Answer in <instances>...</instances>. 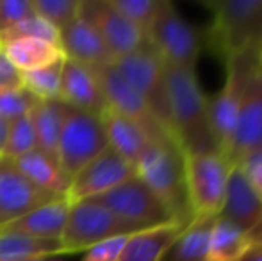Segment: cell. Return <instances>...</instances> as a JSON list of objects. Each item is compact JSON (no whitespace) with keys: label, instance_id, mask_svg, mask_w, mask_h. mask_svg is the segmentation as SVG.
<instances>
[{"label":"cell","instance_id":"ab89813d","mask_svg":"<svg viewBox=\"0 0 262 261\" xmlns=\"http://www.w3.org/2000/svg\"><path fill=\"white\" fill-rule=\"evenodd\" d=\"M243 261H262V245H257Z\"/></svg>","mask_w":262,"mask_h":261},{"label":"cell","instance_id":"6da1fadb","mask_svg":"<svg viewBox=\"0 0 262 261\" xmlns=\"http://www.w3.org/2000/svg\"><path fill=\"white\" fill-rule=\"evenodd\" d=\"M166 97L180 152H220L209 127V97L202 90L196 70L166 65Z\"/></svg>","mask_w":262,"mask_h":261},{"label":"cell","instance_id":"f35d334b","mask_svg":"<svg viewBox=\"0 0 262 261\" xmlns=\"http://www.w3.org/2000/svg\"><path fill=\"white\" fill-rule=\"evenodd\" d=\"M7 131H9V122L4 120V118H0V154H2L4 145H6Z\"/></svg>","mask_w":262,"mask_h":261},{"label":"cell","instance_id":"7bdbcfd3","mask_svg":"<svg viewBox=\"0 0 262 261\" xmlns=\"http://www.w3.org/2000/svg\"><path fill=\"white\" fill-rule=\"evenodd\" d=\"M0 159H2V154H0Z\"/></svg>","mask_w":262,"mask_h":261},{"label":"cell","instance_id":"44dd1931","mask_svg":"<svg viewBox=\"0 0 262 261\" xmlns=\"http://www.w3.org/2000/svg\"><path fill=\"white\" fill-rule=\"evenodd\" d=\"M100 116L109 149L120 154L128 163L136 165L139 156L152 143L150 136L146 134L139 124H136L134 120L127 118V116L120 115L116 111H111V109L105 108V111Z\"/></svg>","mask_w":262,"mask_h":261},{"label":"cell","instance_id":"74e56055","mask_svg":"<svg viewBox=\"0 0 262 261\" xmlns=\"http://www.w3.org/2000/svg\"><path fill=\"white\" fill-rule=\"evenodd\" d=\"M24 261H68L66 254H50V256H36V258H29Z\"/></svg>","mask_w":262,"mask_h":261},{"label":"cell","instance_id":"d6986e66","mask_svg":"<svg viewBox=\"0 0 262 261\" xmlns=\"http://www.w3.org/2000/svg\"><path fill=\"white\" fill-rule=\"evenodd\" d=\"M70 206L72 202L68 200V197L52 198L0 229H7L32 238H41V240H61L66 220H68Z\"/></svg>","mask_w":262,"mask_h":261},{"label":"cell","instance_id":"d6a6232c","mask_svg":"<svg viewBox=\"0 0 262 261\" xmlns=\"http://www.w3.org/2000/svg\"><path fill=\"white\" fill-rule=\"evenodd\" d=\"M36 104L38 101L24 86L0 90V118L7 120V122L29 115Z\"/></svg>","mask_w":262,"mask_h":261},{"label":"cell","instance_id":"4dcf8cb0","mask_svg":"<svg viewBox=\"0 0 262 261\" xmlns=\"http://www.w3.org/2000/svg\"><path fill=\"white\" fill-rule=\"evenodd\" d=\"M18 38H32V39H43V42L57 43L59 45V31L50 25L47 20H43L41 16L32 11L25 18H21L18 24H14L11 29L4 31L0 34V43L9 42V39H18Z\"/></svg>","mask_w":262,"mask_h":261},{"label":"cell","instance_id":"ffe728a7","mask_svg":"<svg viewBox=\"0 0 262 261\" xmlns=\"http://www.w3.org/2000/svg\"><path fill=\"white\" fill-rule=\"evenodd\" d=\"M16 170L39 192L50 197H66L70 188V179L61 170L54 157L47 156L39 149L24 154L13 161Z\"/></svg>","mask_w":262,"mask_h":261},{"label":"cell","instance_id":"603a6c76","mask_svg":"<svg viewBox=\"0 0 262 261\" xmlns=\"http://www.w3.org/2000/svg\"><path fill=\"white\" fill-rule=\"evenodd\" d=\"M255 247L257 242L250 231L235 226L223 216H216L210 229L205 261H243Z\"/></svg>","mask_w":262,"mask_h":261},{"label":"cell","instance_id":"836d02e7","mask_svg":"<svg viewBox=\"0 0 262 261\" xmlns=\"http://www.w3.org/2000/svg\"><path fill=\"white\" fill-rule=\"evenodd\" d=\"M128 236L130 234H127V236H114L93 245V247H90L88 251L82 252L80 261H120V256L123 252V247L127 244Z\"/></svg>","mask_w":262,"mask_h":261},{"label":"cell","instance_id":"d4e9b609","mask_svg":"<svg viewBox=\"0 0 262 261\" xmlns=\"http://www.w3.org/2000/svg\"><path fill=\"white\" fill-rule=\"evenodd\" d=\"M68 111L70 106H66L61 101L38 102L31 111L38 149L45 152L47 156L54 157L55 161H57L59 136H61L62 124H64Z\"/></svg>","mask_w":262,"mask_h":261},{"label":"cell","instance_id":"7402d4cb","mask_svg":"<svg viewBox=\"0 0 262 261\" xmlns=\"http://www.w3.org/2000/svg\"><path fill=\"white\" fill-rule=\"evenodd\" d=\"M187 224L169 222L128 236L120 261H162Z\"/></svg>","mask_w":262,"mask_h":261},{"label":"cell","instance_id":"e0dca14e","mask_svg":"<svg viewBox=\"0 0 262 261\" xmlns=\"http://www.w3.org/2000/svg\"><path fill=\"white\" fill-rule=\"evenodd\" d=\"M59 45L66 59L77 61L91 68L114 63L102 36L80 14L62 31H59Z\"/></svg>","mask_w":262,"mask_h":261},{"label":"cell","instance_id":"277c9868","mask_svg":"<svg viewBox=\"0 0 262 261\" xmlns=\"http://www.w3.org/2000/svg\"><path fill=\"white\" fill-rule=\"evenodd\" d=\"M235 165L221 152L184 154V175L191 220L216 218Z\"/></svg>","mask_w":262,"mask_h":261},{"label":"cell","instance_id":"7c38bea8","mask_svg":"<svg viewBox=\"0 0 262 261\" xmlns=\"http://www.w3.org/2000/svg\"><path fill=\"white\" fill-rule=\"evenodd\" d=\"M262 149V66L253 61L245 83L227 157L237 165L246 154Z\"/></svg>","mask_w":262,"mask_h":261},{"label":"cell","instance_id":"1f68e13d","mask_svg":"<svg viewBox=\"0 0 262 261\" xmlns=\"http://www.w3.org/2000/svg\"><path fill=\"white\" fill-rule=\"evenodd\" d=\"M31 7L57 31H62L80 14V0H31Z\"/></svg>","mask_w":262,"mask_h":261},{"label":"cell","instance_id":"5b68a950","mask_svg":"<svg viewBox=\"0 0 262 261\" xmlns=\"http://www.w3.org/2000/svg\"><path fill=\"white\" fill-rule=\"evenodd\" d=\"M113 65L118 73L141 95L164 132L177 145L169 122L168 97H166V63L157 50L148 42H145L139 49L114 61Z\"/></svg>","mask_w":262,"mask_h":261},{"label":"cell","instance_id":"3957f363","mask_svg":"<svg viewBox=\"0 0 262 261\" xmlns=\"http://www.w3.org/2000/svg\"><path fill=\"white\" fill-rule=\"evenodd\" d=\"M136 177L162 202L173 220L191 222L184 154L171 142H152L134 165Z\"/></svg>","mask_w":262,"mask_h":261},{"label":"cell","instance_id":"d590c367","mask_svg":"<svg viewBox=\"0 0 262 261\" xmlns=\"http://www.w3.org/2000/svg\"><path fill=\"white\" fill-rule=\"evenodd\" d=\"M237 167L241 168V172L245 174L246 181L250 183L257 197L262 200V149L246 154L237 163Z\"/></svg>","mask_w":262,"mask_h":261},{"label":"cell","instance_id":"8fae6325","mask_svg":"<svg viewBox=\"0 0 262 261\" xmlns=\"http://www.w3.org/2000/svg\"><path fill=\"white\" fill-rule=\"evenodd\" d=\"M98 75V83L102 88V95H104L105 108L111 111H116L120 115L127 116V118L134 120L136 124L145 129L146 134L150 136L152 142H171L157 118L154 116L152 109L148 108L141 95L118 73L114 65H104L95 68Z\"/></svg>","mask_w":262,"mask_h":261},{"label":"cell","instance_id":"52a82bcc","mask_svg":"<svg viewBox=\"0 0 262 261\" xmlns=\"http://www.w3.org/2000/svg\"><path fill=\"white\" fill-rule=\"evenodd\" d=\"M139 233L125 224L95 198L72 202L64 231L61 234L62 251L68 256L88 251L93 245L114 236H127Z\"/></svg>","mask_w":262,"mask_h":261},{"label":"cell","instance_id":"2e32d148","mask_svg":"<svg viewBox=\"0 0 262 261\" xmlns=\"http://www.w3.org/2000/svg\"><path fill=\"white\" fill-rule=\"evenodd\" d=\"M61 102L79 111L102 115L105 101L95 68L64 59L61 79Z\"/></svg>","mask_w":262,"mask_h":261},{"label":"cell","instance_id":"484cf974","mask_svg":"<svg viewBox=\"0 0 262 261\" xmlns=\"http://www.w3.org/2000/svg\"><path fill=\"white\" fill-rule=\"evenodd\" d=\"M214 218L191 220L162 261H205Z\"/></svg>","mask_w":262,"mask_h":261},{"label":"cell","instance_id":"e575fe53","mask_svg":"<svg viewBox=\"0 0 262 261\" xmlns=\"http://www.w3.org/2000/svg\"><path fill=\"white\" fill-rule=\"evenodd\" d=\"M32 13L31 0H0V34Z\"/></svg>","mask_w":262,"mask_h":261},{"label":"cell","instance_id":"ac0fdd59","mask_svg":"<svg viewBox=\"0 0 262 261\" xmlns=\"http://www.w3.org/2000/svg\"><path fill=\"white\" fill-rule=\"evenodd\" d=\"M217 216H223L246 231H252L262 218V200L253 192L237 165L230 172L223 206Z\"/></svg>","mask_w":262,"mask_h":261},{"label":"cell","instance_id":"4fadbf2b","mask_svg":"<svg viewBox=\"0 0 262 261\" xmlns=\"http://www.w3.org/2000/svg\"><path fill=\"white\" fill-rule=\"evenodd\" d=\"M134 175V165L128 163L120 154L107 147L100 156L95 157L79 174L70 179V188L66 197L70 202L97 198Z\"/></svg>","mask_w":262,"mask_h":261},{"label":"cell","instance_id":"4316f807","mask_svg":"<svg viewBox=\"0 0 262 261\" xmlns=\"http://www.w3.org/2000/svg\"><path fill=\"white\" fill-rule=\"evenodd\" d=\"M50 254H66L62 251L61 240H41L0 229V261H24Z\"/></svg>","mask_w":262,"mask_h":261},{"label":"cell","instance_id":"5bb4252c","mask_svg":"<svg viewBox=\"0 0 262 261\" xmlns=\"http://www.w3.org/2000/svg\"><path fill=\"white\" fill-rule=\"evenodd\" d=\"M80 16L97 29L114 61L128 56L146 42L145 34L121 16L109 0H80Z\"/></svg>","mask_w":262,"mask_h":261},{"label":"cell","instance_id":"7a4b0ae2","mask_svg":"<svg viewBox=\"0 0 262 261\" xmlns=\"http://www.w3.org/2000/svg\"><path fill=\"white\" fill-rule=\"evenodd\" d=\"M212 13L205 45L214 56L228 61L257 56L262 45V0H207Z\"/></svg>","mask_w":262,"mask_h":261},{"label":"cell","instance_id":"cb8c5ba5","mask_svg":"<svg viewBox=\"0 0 262 261\" xmlns=\"http://www.w3.org/2000/svg\"><path fill=\"white\" fill-rule=\"evenodd\" d=\"M0 50L20 72L43 68V66L66 59L61 45L32 38H18L2 42L0 43Z\"/></svg>","mask_w":262,"mask_h":261},{"label":"cell","instance_id":"f1b7e54d","mask_svg":"<svg viewBox=\"0 0 262 261\" xmlns=\"http://www.w3.org/2000/svg\"><path fill=\"white\" fill-rule=\"evenodd\" d=\"M34 149H38V143H36V132H34V124H32L31 113L21 116V118L9 122L6 145L2 149L4 159L14 161Z\"/></svg>","mask_w":262,"mask_h":261},{"label":"cell","instance_id":"ba28073f","mask_svg":"<svg viewBox=\"0 0 262 261\" xmlns=\"http://www.w3.org/2000/svg\"><path fill=\"white\" fill-rule=\"evenodd\" d=\"M102 116L72 109L66 113L57 145V163L68 179L107 149Z\"/></svg>","mask_w":262,"mask_h":261},{"label":"cell","instance_id":"8d00e7d4","mask_svg":"<svg viewBox=\"0 0 262 261\" xmlns=\"http://www.w3.org/2000/svg\"><path fill=\"white\" fill-rule=\"evenodd\" d=\"M21 86V72L0 50V90Z\"/></svg>","mask_w":262,"mask_h":261},{"label":"cell","instance_id":"83f0119b","mask_svg":"<svg viewBox=\"0 0 262 261\" xmlns=\"http://www.w3.org/2000/svg\"><path fill=\"white\" fill-rule=\"evenodd\" d=\"M62 63L64 59L43 68L21 72V86L38 102L61 101Z\"/></svg>","mask_w":262,"mask_h":261},{"label":"cell","instance_id":"60d3db41","mask_svg":"<svg viewBox=\"0 0 262 261\" xmlns=\"http://www.w3.org/2000/svg\"><path fill=\"white\" fill-rule=\"evenodd\" d=\"M250 234H252L253 240L257 242V245H262V218H260V222L257 224L252 231H250Z\"/></svg>","mask_w":262,"mask_h":261},{"label":"cell","instance_id":"8992f818","mask_svg":"<svg viewBox=\"0 0 262 261\" xmlns=\"http://www.w3.org/2000/svg\"><path fill=\"white\" fill-rule=\"evenodd\" d=\"M146 42L159 52L166 65L194 68L205 47V32L189 24L177 11L173 2L162 0Z\"/></svg>","mask_w":262,"mask_h":261},{"label":"cell","instance_id":"f546056e","mask_svg":"<svg viewBox=\"0 0 262 261\" xmlns=\"http://www.w3.org/2000/svg\"><path fill=\"white\" fill-rule=\"evenodd\" d=\"M109 2L121 16L134 24L145 34V38L152 29L162 6V0H109Z\"/></svg>","mask_w":262,"mask_h":261},{"label":"cell","instance_id":"30bf717a","mask_svg":"<svg viewBox=\"0 0 262 261\" xmlns=\"http://www.w3.org/2000/svg\"><path fill=\"white\" fill-rule=\"evenodd\" d=\"M253 61H255V56H246L225 63L227 75H225L223 86L212 97H209V127L214 143L223 156H227L228 147H230L243 91H245V83Z\"/></svg>","mask_w":262,"mask_h":261},{"label":"cell","instance_id":"9a60e30c","mask_svg":"<svg viewBox=\"0 0 262 261\" xmlns=\"http://www.w3.org/2000/svg\"><path fill=\"white\" fill-rule=\"evenodd\" d=\"M57 197H50L31 185L13 161L0 159V227L27 215L31 209Z\"/></svg>","mask_w":262,"mask_h":261},{"label":"cell","instance_id":"b9f144b4","mask_svg":"<svg viewBox=\"0 0 262 261\" xmlns=\"http://www.w3.org/2000/svg\"><path fill=\"white\" fill-rule=\"evenodd\" d=\"M255 59H257V63H259L262 66V45L259 47V50H257V56H255Z\"/></svg>","mask_w":262,"mask_h":261},{"label":"cell","instance_id":"9c48e42d","mask_svg":"<svg viewBox=\"0 0 262 261\" xmlns=\"http://www.w3.org/2000/svg\"><path fill=\"white\" fill-rule=\"evenodd\" d=\"M95 200H98L113 215L138 231L177 222L162 206V202L136 175Z\"/></svg>","mask_w":262,"mask_h":261}]
</instances>
